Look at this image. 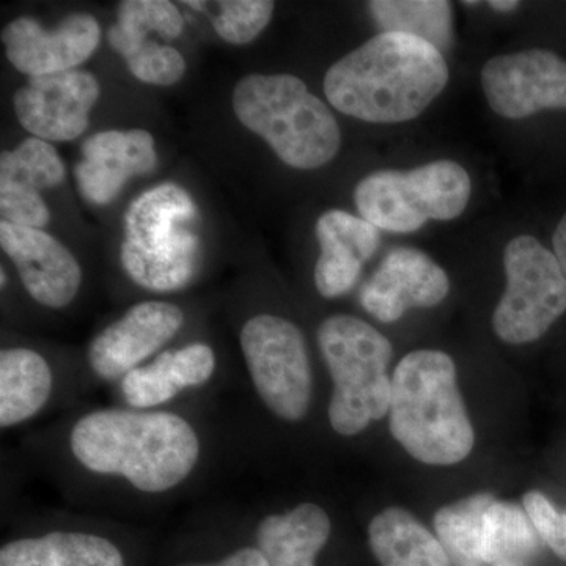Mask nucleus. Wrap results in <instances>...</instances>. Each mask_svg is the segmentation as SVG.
Masks as SVG:
<instances>
[{
  "label": "nucleus",
  "mask_w": 566,
  "mask_h": 566,
  "mask_svg": "<svg viewBox=\"0 0 566 566\" xmlns=\"http://www.w3.org/2000/svg\"><path fill=\"white\" fill-rule=\"evenodd\" d=\"M447 82L442 52L417 36L381 32L331 66L324 93L357 120L403 123L419 117Z\"/></svg>",
  "instance_id": "1"
},
{
  "label": "nucleus",
  "mask_w": 566,
  "mask_h": 566,
  "mask_svg": "<svg viewBox=\"0 0 566 566\" xmlns=\"http://www.w3.org/2000/svg\"><path fill=\"white\" fill-rule=\"evenodd\" d=\"M70 444L88 471L125 476L151 494L180 485L200 457L191 424L170 412L95 411L74 424Z\"/></svg>",
  "instance_id": "2"
},
{
  "label": "nucleus",
  "mask_w": 566,
  "mask_h": 566,
  "mask_svg": "<svg viewBox=\"0 0 566 566\" xmlns=\"http://www.w3.org/2000/svg\"><path fill=\"white\" fill-rule=\"evenodd\" d=\"M389 428L395 441L417 461L452 465L469 457L474 428L449 354L417 349L395 368Z\"/></svg>",
  "instance_id": "3"
},
{
  "label": "nucleus",
  "mask_w": 566,
  "mask_h": 566,
  "mask_svg": "<svg viewBox=\"0 0 566 566\" xmlns=\"http://www.w3.org/2000/svg\"><path fill=\"white\" fill-rule=\"evenodd\" d=\"M233 111L290 167L318 169L340 150L333 112L292 74H249L233 91Z\"/></svg>",
  "instance_id": "4"
},
{
  "label": "nucleus",
  "mask_w": 566,
  "mask_h": 566,
  "mask_svg": "<svg viewBox=\"0 0 566 566\" xmlns=\"http://www.w3.org/2000/svg\"><path fill=\"white\" fill-rule=\"evenodd\" d=\"M199 211L174 182L142 193L125 216L122 264L137 285L151 292L180 290L196 273Z\"/></svg>",
  "instance_id": "5"
},
{
  "label": "nucleus",
  "mask_w": 566,
  "mask_h": 566,
  "mask_svg": "<svg viewBox=\"0 0 566 566\" xmlns=\"http://www.w3.org/2000/svg\"><path fill=\"white\" fill-rule=\"evenodd\" d=\"M318 345L334 381L331 424L338 434H359L389 412L392 344L364 319L334 315L319 326Z\"/></svg>",
  "instance_id": "6"
},
{
  "label": "nucleus",
  "mask_w": 566,
  "mask_h": 566,
  "mask_svg": "<svg viewBox=\"0 0 566 566\" xmlns=\"http://www.w3.org/2000/svg\"><path fill=\"white\" fill-rule=\"evenodd\" d=\"M472 182L460 164L441 159L417 169L379 170L359 181L354 191L365 221L394 233H411L430 219L452 221L463 214Z\"/></svg>",
  "instance_id": "7"
},
{
  "label": "nucleus",
  "mask_w": 566,
  "mask_h": 566,
  "mask_svg": "<svg viewBox=\"0 0 566 566\" xmlns=\"http://www.w3.org/2000/svg\"><path fill=\"white\" fill-rule=\"evenodd\" d=\"M506 289L493 315L505 344L538 340L566 312V277L557 256L531 234L510 241L504 252Z\"/></svg>",
  "instance_id": "8"
},
{
  "label": "nucleus",
  "mask_w": 566,
  "mask_h": 566,
  "mask_svg": "<svg viewBox=\"0 0 566 566\" xmlns=\"http://www.w3.org/2000/svg\"><path fill=\"white\" fill-rule=\"evenodd\" d=\"M249 374L266 408L289 422L307 415L312 371L300 327L275 315H256L241 331Z\"/></svg>",
  "instance_id": "9"
},
{
  "label": "nucleus",
  "mask_w": 566,
  "mask_h": 566,
  "mask_svg": "<svg viewBox=\"0 0 566 566\" xmlns=\"http://www.w3.org/2000/svg\"><path fill=\"white\" fill-rule=\"evenodd\" d=\"M482 87L501 117L517 120L536 112L566 111V61L547 50L497 55L483 66Z\"/></svg>",
  "instance_id": "10"
},
{
  "label": "nucleus",
  "mask_w": 566,
  "mask_h": 566,
  "mask_svg": "<svg viewBox=\"0 0 566 566\" xmlns=\"http://www.w3.org/2000/svg\"><path fill=\"white\" fill-rule=\"evenodd\" d=\"M99 84L87 71L70 70L31 77L14 95L22 128L43 140H74L87 129Z\"/></svg>",
  "instance_id": "11"
},
{
  "label": "nucleus",
  "mask_w": 566,
  "mask_h": 566,
  "mask_svg": "<svg viewBox=\"0 0 566 566\" xmlns=\"http://www.w3.org/2000/svg\"><path fill=\"white\" fill-rule=\"evenodd\" d=\"M450 292L449 275L427 253L397 248L365 283L360 304L378 322L395 323L409 307H434Z\"/></svg>",
  "instance_id": "12"
},
{
  "label": "nucleus",
  "mask_w": 566,
  "mask_h": 566,
  "mask_svg": "<svg viewBox=\"0 0 566 566\" xmlns=\"http://www.w3.org/2000/svg\"><path fill=\"white\" fill-rule=\"evenodd\" d=\"M102 31L91 14H73L54 31L32 18H18L2 31L7 57L28 76H46L80 66L98 48Z\"/></svg>",
  "instance_id": "13"
},
{
  "label": "nucleus",
  "mask_w": 566,
  "mask_h": 566,
  "mask_svg": "<svg viewBox=\"0 0 566 566\" xmlns=\"http://www.w3.org/2000/svg\"><path fill=\"white\" fill-rule=\"evenodd\" d=\"M182 323L185 315L177 305L163 301L134 305L93 340L88 349L92 370L106 381L128 375L166 345Z\"/></svg>",
  "instance_id": "14"
},
{
  "label": "nucleus",
  "mask_w": 566,
  "mask_h": 566,
  "mask_svg": "<svg viewBox=\"0 0 566 566\" xmlns=\"http://www.w3.org/2000/svg\"><path fill=\"white\" fill-rule=\"evenodd\" d=\"M0 245L17 264L25 290L36 303L62 308L76 297L82 282L80 263L51 234L2 221Z\"/></svg>",
  "instance_id": "15"
},
{
  "label": "nucleus",
  "mask_w": 566,
  "mask_h": 566,
  "mask_svg": "<svg viewBox=\"0 0 566 566\" xmlns=\"http://www.w3.org/2000/svg\"><path fill=\"white\" fill-rule=\"evenodd\" d=\"M158 155L151 134L144 129L103 132L88 137L82 145L76 180L88 202H112L129 178L151 172Z\"/></svg>",
  "instance_id": "16"
},
{
  "label": "nucleus",
  "mask_w": 566,
  "mask_h": 566,
  "mask_svg": "<svg viewBox=\"0 0 566 566\" xmlns=\"http://www.w3.org/2000/svg\"><path fill=\"white\" fill-rule=\"evenodd\" d=\"M322 255L315 266V285L327 300L348 293L356 285L365 262L381 244L378 227L342 210L324 212L316 222Z\"/></svg>",
  "instance_id": "17"
},
{
  "label": "nucleus",
  "mask_w": 566,
  "mask_h": 566,
  "mask_svg": "<svg viewBox=\"0 0 566 566\" xmlns=\"http://www.w3.org/2000/svg\"><path fill=\"white\" fill-rule=\"evenodd\" d=\"M214 368L216 356L210 346L189 345L163 353L155 363L123 376L122 392L133 408H155L172 400L182 389L203 386Z\"/></svg>",
  "instance_id": "18"
},
{
  "label": "nucleus",
  "mask_w": 566,
  "mask_h": 566,
  "mask_svg": "<svg viewBox=\"0 0 566 566\" xmlns=\"http://www.w3.org/2000/svg\"><path fill=\"white\" fill-rule=\"evenodd\" d=\"M331 531L322 506L301 504L285 515L264 517L256 528V549L270 566H315Z\"/></svg>",
  "instance_id": "19"
},
{
  "label": "nucleus",
  "mask_w": 566,
  "mask_h": 566,
  "mask_svg": "<svg viewBox=\"0 0 566 566\" xmlns=\"http://www.w3.org/2000/svg\"><path fill=\"white\" fill-rule=\"evenodd\" d=\"M368 543L381 566H453L438 536L398 506L382 510L371 520Z\"/></svg>",
  "instance_id": "20"
},
{
  "label": "nucleus",
  "mask_w": 566,
  "mask_h": 566,
  "mask_svg": "<svg viewBox=\"0 0 566 566\" xmlns=\"http://www.w3.org/2000/svg\"><path fill=\"white\" fill-rule=\"evenodd\" d=\"M0 566H125L120 549L103 536L77 532L21 538L0 549Z\"/></svg>",
  "instance_id": "21"
},
{
  "label": "nucleus",
  "mask_w": 566,
  "mask_h": 566,
  "mask_svg": "<svg viewBox=\"0 0 566 566\" xmlns=\"http://www.w3.org/2000/svg\"><path fill=\"white\" fill-rule=\"evenodd\" d=\"M52 371L46 359L28 348L0 353V424L14 427L39 415L50 400Z\"/></svg>",
  "instance_id": "22"
},
{
  "label": "nucleus",
  "mask_w": 566,
  "mask_h": 566,
  "mask_svg": "<svg viewBox=\"0 0 566 566\" xmlns=\"http://www.w3.org/2000/svg\"><path fill=\"white\" fill-rule=\"evenodd\" d=\"M542 543L520 505L495 501L488 509L482 538L485 566H535Z\"/></svg>",
  "instance_id": "23"
},
{
  "label": "nucleus",
  "mask_w": 566,
  "mask_h": 566,
  "mask_svg": "<svg viewBox=\"0 0 566 566\" xmlns=\"http://www.w3.org/2000/svg\"><path fill=\"white\" fill-rule=\"evenodd\" d=\"M368 9L382 32L417 36L439 52L452 46V3L446 0H375Z\"/></svg>",
  "instance_id": "24"
},
{
  "label": "nucleus",
  "mask_w": 566,
  "mask_h": 566,
  "mask_svg": "<svg viewBox=\"0 0 566 566\" xmlns=\"http://www.w3.org/2000/svg\"><path fill=\"white\" fill-rule=\"evenodd\" d=\"M494 495H469L434 513L433 524L439 542L455 566H485L482 556L483 521Z\"/></svg>",
  "instance_id": "25"
},
{
  "label": "nucleus",
  "mask_w": 566,
  "mask_h": 566,
  "mask_svg": "<svg viewBox=\"0 0 566 566\" xmlns=\"http://www.w3.org/2000/svg\"><path fill=\"white\" fill-rule=\"evenodd\" d=\"M182 17L172 2L166 0H126L118 7L117 24L109 31V43L122 57L147 41L150 32L174 40L182 31Z\"/></svg>",
  "instance_id": "26"
},
{
  "label": "nucleus",
  "mask_w": 566,
  "mask_h": 566,
  "mask_svg": "<svg viewBox=\"0 0 566 566\" xmlns=\"http://www.w3.org/2000/svg\"><path fill=\"white\" fill-rule=\"evenodd\" d=\"M65 178V166L55 148L39 137H29L13 151L0 156V181L31 186L36 191L54 188Z\"/></svg>",
  "instance_id": "27"
},
{
  "label": "nucleus",
  "mask_w": 566,
  "mask_h": 566,
  "mask_svg": "<svg viewBox=\"0 0 566 566\" xmlns=\"http://www.w3.org/2000/svg\"><path fill=\"white\" fill-rule=\"evenodd\" d=\"M273 13L274 2L268 0H229L219 3V14L212 18V25L222 40L245 44L263 32Z\"/></svg>",
  "instance_id": "28"
},
{
  "label": "nucleus",
  "mask_w": 566,
  "mask_h": 566,
  "mask_svg": "<svg viewBox=\"0 0 566 566\" xmlns=\"http://www.w3.org/2000/svg\"><path fill=\"white\" fill-rule=\"evenodd\" d=\"M134 77L153 85H172L186 73V62L172 46L144 41L125 57Z\"/></svg>",
  "instance_id": "29"
},
{
  "label": "nucleus",
  "mask_w": 566,
  "mask_h": 566,
  "mask_svg": "<svg viewBox=\"0 0 566 566\" xmlns=\"http://www.w3.org/2000/svg\"><path fill=\"white\" fill-rule=\"evenodd\" d=\"M0 214L11 226L43 229L50 221V210L40 191L14 181H0Z\"/></svg>",
  "instance_id": "30"
},
{
  "label": "nucleus",
  "mask_w": 566,
  "mask_h": 566,
  "mask_svg": "<svg viewBox=\"0 0 566 566\" xmlns=\"http://www.w3.org/2000/svg\"><path fill=\"white\" fill-rule=\"evenodd\" d=\"M523 509L542 542L546 543L557 557L566 560L564 520L553 502L539 491H528L523 499Z\"/></svg>",
  "instance_id": "31"
},
{
  "label": "nucleus",
  "mask_w": 566,
  "mask_h": 566,
  "mask_svg": "<svg viewBox=\"0 0 566 566\" xmlns=\"http://www.w3.org/2000/svg\"><path fill=\"white\" fill-rule=\"evenodd\" d=\"M180 566H270L256 547H243L214 564H185Z\"/></svg>",
  "instance_id": "32"
},
{
  "label": "nucleus",
  "mask_w": 566,
  "mask_h": 566,
  "mask_svg": "<svg viewBox=\"0 0 566 566\" xmlns=\"http://www.w3.org/2000/svg\"><path fill=\"white\" fill-rule=\"evenodd\" d=\"M554 255L557 256L558 263H560L562 271H564L566 277V212L562 221L558 222L556 233L553 238Z\"/></svg>",
  "instance_id": "33"
},
{
  "label": "nucleus",
  "mask_w": 566,
  "mask_h": 566,
  "mask_svg": "<svg viewBox=\"0 0 566 566\" xmlns=\"http://www.w3.org/2000/svg\"><path fill=\"white\" fill-rule=\"evenodd\" d=\"M488 6L493 10L506 13V11L516 10L520 7V2H516V0H491V2H488Z\"/></svg>",
  "instance_id": "34"
},
{
  "label": "nucleus",
  "mask_w": 566,
  "mask_h": 566,
  "mask_svg": "<svg viewBox=\"0 0 566 566\" xmlns=\"http://www.w3.org/2000/svg\"><path fill=\"white\" fill-rule=\"evenodd\" d=\"M562 520H564V538H565V546H566V512L562 513Z\"/></svg>",
  "instance_id": "35"
},
{
  "label": "nucleus",
  "mask_w": 566,
  "mask_h": 566,
  "mask_svg": "<svg viewBox=\"0 0 566 566\" xmlns=\"http://www.w3.org/2000/svg\"><path fill=\"white\" fill-rule=\"evenodd\" d=\"M0 275H2V286L6 285V271L2 270V273H0Z\"/></svg>",
  "instance_id": "36"
}]
</instances>
